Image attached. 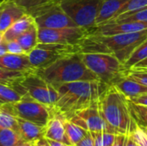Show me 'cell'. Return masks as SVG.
I'll use <instances>...</instances> for the list:
<instances>
[{
  "instance_id": "6da1fadb",
  "label": "cell",
  "mask_w": 147,
  "mask_h": 146,
  "mask_svg": "<svg viewBox=\"0 0 147 146\" xmlns=\"http://www.w3.org/2000/svg\"><path fill=\"white\" fill-rule=\"evenodd\" d=\"M109 85L100 80L78 81L56 88L58 100L53 109L69 120L76 113L96 103Z\"/></svg>"
},
{
  "instance_id": "7a4b0ae2",
  "label": "cell",
  "mask_w": 147,
  "mask_h": 146,
  "mask_svg": "<svg viewBox=\"0 0 147 146\" xmlns=\"http://www.w3.org/2000/svg\"><path fill=\"white\" fill-rule=\"evenodd\" d=\"M146 39L147 29L114 35L88 33L77 46L78 53H110L124 64L134 50Z\"/></svg>"
},
{
  "instance_id": "3957f363",
  "label": "cell",
  "mask_w": 147,
  "mask_h": 146,
  "mask_svg": "<svg viewBox=\"0 0 147 146\" xmlns=\"http://www.w3.org/2000/svg\"><path fill=\"white\" fill-rule=\"evenodd\" d=\"M97 108L103 120L116 134L129 135L136 123L128 105V99L115 86H109L97 102Z\"/></svg>"
},
{
  "instance_id": "277c9868",
  "label": "cell",
  "mask_w": 147,
  "mask_h": 146,
  "mask_svg": "<svg viewBox=\"0 0 147 146\" xmlns=\"http://www.w3.org/2000/svg\"><path fill=\"white\" fill-rule=\"evenodd\" d=\"M36 72L55 88L72 82L99 80L86 66L81 53L65 55L47 67L37 70Z\"/></svg>"
},
{
  "instance_id": "5b68a950",
  "label": "cell",
  "mask_w": 147,
  "mask_h": 146,
  "mask_svg": "<svg viewBox=\"0 0 147 146\" xmlns=\"http://www.w3.org/2000/svg\"><path fill=\"white\" fill-rule=\"evenodd\" d=\"M81 56L86 66L109 86L115 85L127 77V69L114 54L91 52L81 53Z\"/></svg>"
},
{
  "instance_id": "8992f818",
  "label": "cell",
  "mask_w": 147,
  "mask_h": 146,
  "mask_svg": "<svg viewBox=\"0 0 147 146\" xmlns=\"http://www.w3.org/2000/svg\"><path fill=\"white\" fill-rule=\"evenodd\" d=\"M59 4L78 27L90 30L96 22L103 0H59Z\"/></svg>"
},
{
  "instance_id": "52a82bcc",
  "label": "cell",
  "mask_w": 147,
  "mask_h": 146,
  "mask_svg": "<svg viewBox=\"0 0 147 146\" xmlns=\"http://www.w3.org/2000/svg\"><path fill=\"white\" fill-rule=\"evenodd\" d=\"M16 118H20L40 126H46L52 115V108L25 95L22 100L0 105Z\"/></svg>"
},
{
  "instance_id": "ba28073f",
  "label": "cell",
  "mask_w": 147,
  "mask_h": 146,
  "mask_svg": "<svg viewBox=\"0 0 147 146\" xmlns=\"http://www.w3.org/2000/svg\"><path fill=\"white\" fill-rule=\"evenodd\" d=\"M71 53H78L77 45L38 43L28 53V57L32 66L39 70L47 67L59 59Z\"/></svg>"
},
{
  "instance_id": "9c48e42d",
  "label": "cell",
  "mask_w": 147,
  "mask_h": 146,
  "mask_svg": "<svg viewBox=\"0 0 147 146\" xmlns=\"http://www.w3.org/2000/svg\"><path fill=\"white\" fill-rule=\"evenodd\" d=\"M28 14L34 17L35 24L39 28L78 27L63 10L59 2L56 0H53Z\"/></svg>"
},
{
  "instance_id": "30bf717a",
  "label": "cell",
  "mask_w": 147,
  "mask_h": 146,
  "mask_svg": "<svg viewBox=\"0 0 147 146\" xmlns=\"http://www.w3.org/2000/svg\"><path fill=\"white\" fill-rule=\"evenodd\" d=\"M19 84L31 98L53 108L58 100V91L55 87L47 83L37 72L28 73Z\"/></svg>"
},
{
  "instance_id": "8fae6325",
  "label": "cell",
  "mask_w": 147,
  "mask_h": 146,
  "mask_svg": "<svg viewBox=\"0 0 147 146\" xmlns=\"http://www.w3.org/2000/svg\"><path fill=\"white\" fill-rule=\"evenodd\" d=\"M89 30L80 27H68L61 28H39V43H56L65 45H78L88 34Z\"/></svg>"
},
{
  "instance_id": "7c38bea8",
  "label": "cell",
  "mask_w": 147,
  "mask_h": 146,
  "mask_svg": "<svg viewBox=\"0 0 147 146\" xmlns=\"http://www.w3.org/2000/svg\"><path fill=\"white\" fill-rule=\"evenodd\" d=\"M69 120L89 133L107 132L115 133L100 114L97 102L76 113Z\"/></svg>"
},
{
  "instance_id": "4fadbf2b",
  "label": "cell",
  "mask_w": 147,
  "mask_h": 146,
  "mask_svg": "<svg viewBox=\"0 0 147 146\" xmlns=\"http://www.w3.org/2000/svg\"><path fill=\"white\" fill-rule=\"evenodd\" d=\"M147 29L146 22H107L91 28L89 33L101 35H114L140 32Z\"/></svg>"
},
{
  "instance_id": "5bb4252c",
  "label": "cell",
  "mask_w": 147,
  "mask_h": 146,
  "mask_svg": "<svg viewBox=\"0 0 147 146\" xmlns=\"http://www.w3.org/2000/svg\"><path fill=\"white\" fill-rule=\"evenodd\" d=\"M0 67L23 73H34L37 71V69L33 67L30 64L27 53L12 54L6 52L0 56Z\"/></svg>"
},
{
  "instance_id": "9a60e30c",
  "label": "cell",
  "mask_w": 147,
  "mask_h": 146,
  "mask_svg": "<svg viewBox=\"0 0 147 146\" xmlns=\"http://www.w3.org/2000/svg\"><path fill=\"white\" fill-rule=\"evenodd\" d=\"M65 118L52 108V115L46 126L45 139L62 142L71 145L65 130Z\"/></svg>"
},
{
  "instance_id": "2e32d148",
  "label": "cell",
  "mask_w": 147,
  "mask_h": 146,
  "mask_svg": "<svg viewBox=\"0 0 147 146\" xmlns=\"http://www.w3.org/2000/svg\"><path fill=\"white\" fill-rule=\"evenodd\" d=\"M26 13V10L15 2L5 0L0 13V32L3 33Z\"/></svg>"
},
{
  "instance_id": "e0dca14e",
  "label": "cell",
  "mask_w": 147,
  "mask_h": 146,
  "mask_svg": "<svg viewBox=\"0 0 147 146\" xmlns=\"http://www.w3.org/2000/svg\"><path fill=\"white\" fill-rule=\"evenodd\" d=\"M18 122V134L24 141L35 143L38 140L45 138L46 126L37 125L35 123L17 118Z\"/></svg>"
},
{
  "instance_id": "ac0fdd59",
  "label": "cell",
  "mask_w": 147,
  "mask_h": 146,
  "mask_svg": "<svg viewBox=\"0 0 147 146\" xmlns=\"http://www.w3.org/2000/svg\"><path fill=\"white\" fill-rule=\"evenodd\" d=\"M129 0H103L96 18V26L104 24L116 16L118 12Z\"/></svg>"
},
{
  "instance_id": "d6986e66",
  "label": "cell",
  "mask_w": 147,
  "mask_h": 146,
  "mask_svg": "<svg viewBox=\"0 0 147 146\" xmlns=\"http://www.w3.org/2000/svg\"><path fill=\"white\" fill-rule=\"evenodd\" d=\"M34 23V19L32 15L26 13L17 21H16L7 30L3 32V41L16 40L22 33L28 30Z\"/></svg>"
},
{
  "instance_id": "ffe728a7",
  "label": "cell",
  "mask_w": 147,
  "mask_h": 146,
  "mask_svg": "<svg viewBox=\"0 0 147 146\" xmlns=\"http://www.w3.org/2000/svg\"><path fill=\"white\" fill-rule=\"evenodd\" d=\"M113 86H115L120 92H121L127 99L147 94L146 86L128 77H125L123 79H121L120 82Z\"/></svg>"
},
{
  "instance_id": "44dd1931",
  "label": "cell",
  "mask_w": 147,
  "mask_h": 146,
  "mask_svg": "<svg viewBox=\"0 0 147 146\" xmlns=\"http://www.w3.org/2000/svg\"><path fill=\"white\" fill-rule=\"evenodd\" d=\"M16 40L21 45L25 53H28L32 51L39 43L38 40V27L35 23H34L28 30L22 33Z\"/></svg>"
},
{
  "instance_id": "7402d4cb",
  "label": "cell",
  "mask_w": 147,
  "mask_h": 146,
  "mask_svg": "<svg viewBox=\"0 0 147 146\" xmlns=\"http://www.w3.org/2000/svg\"><path fill=\"white\" fill-rule=\"evenodd\" d=\"M65 130L67 139H69V142L71 146L78 144L89 133L78 125L71 122L70 120L67 119H65Z\"/></svg>"
},
{
  "instance_id": "603a6c76",
  "label": "cell",
  "mask_w": 147,
  "mask_h": 146,
  "mask_svg": "<svg viewBox=\"0 0 147 146\" xmlns=\"http://www.w3.org/2000/svg\"><path fill=\"white\" fill-rule=\"evenodd\" d=\"M108 22H146L147 23V8L139 10H134V11L125 12L111 19Z\"/></svg>"
},
{
  "instance_id": "cb8c5ba5",
  "label": "cell",
  "mask_w": 147,
  "mask_h": 146,
  "mask_svg": "<svg viewBox=\"0 0 147 146\" xmlns=\"http://www.w3.org/2000/svg\"><path fill=\"white\" fill-rule=\"evenodd\" d=\"M146 59H147V39L134 50L123 65L127 70L135 66L137 64L140 63Z\"/></svg>"
},
{
  "instance_id": "d4e9b609",
  "label": "cell",
  "mask_w": 147,
  "mask_h": 146,
  "mask_svg": "<svg viewBox=\"0 0 147 146\" xmlns=\"http://www.w3.org/2000/svg\"><path fill=\"white\" fill-rule=\"evenodd\" d=\"M24 96H22L13 86L0 83V105L4 103L16 102Z\"/></svg>"
},
{
  "instance_id": "484cf974",
  "label": "cell",
  "mask_w": 147,
  "mask_h": 146,
  "mask_svg": "<svg viewBox=\"0 0 147 146\" xmlns=\"http://www.w3.org/2000/svg\"><path fill=\"white\" fill-rule=\"evenodd\" d=\"M128 105L131 115L139 126L147 128V107L139 104H135L128 100Z\"/></svg>"
},
{
  "instance_id": "4316f807",
  "label": "cell",
  "mask_w": 147,
  "mask_h": 146,
  "mask_svg": "<svg viewBox=\"0 0 147 146\" xmlns=\"http://www.w3.org/2000/svg\"><path fill=\"white\" fill-rule=\"evenodd\" d=\"M24 141L14 130L0 127V146H16Z\"/></svg>"
},
{
  "instance_id": "83f0119b",
  "label": "cell",
  "mask_w": 147,
  "mask_h": 146,
  "mask_svg": "<svg viewBox=\"0 0 147 146\" xmlns=\"http://www.w3.org/2000/svg\"><path fill=\"white\" fill-rule=\"evenodd\" d=\"M28 73H23L20 71H9L0 67V83L13 86L16 83L22 81V79Z\"/></svg>"
},
{
  "instance_id": "f1b7e54d",
  "label": "cell",
  "mask_w": 147,
  "mask_h": 146,
  "mask_svg": "<svg viewBox=\"0 0 147 146\" xmlns=\"http://www.w3.org/2000/svg\"><path fill=\"white\" fill-rule=\"evenodd\" d=\"M0 127L14 130L17 133L19 130L17 118L12 115L11 114H9L5 109H3L1 106H0Z\"/></svg>"
},
{
  "instance_id": "f546056e",
  "label": "cell",
  "mask_w": 147,
  "mask_h": 146,
  "mask_svg": "<svg viewBox=\"0 0 147 146\" xmlns=\"http://www.w3.org/2000/svg\"><path fill=\"white\" fill-rule=\"evenodd\" d=\"M94 138L95 146H111L115 139V133H107V132H101V133H90Z\"/></svg>"
},
{
  "instance_id": "4dcf8cb0",
  "label": "cell",
  "mask_w": 147,
  "mask_h": 146,
  "mask_svg": "<svg viewBox=\"0 0 147 146\" xmlns=\"http://www.w3.org/2000/svg\"><path fill=\"white\" fill-rule=\"evenodd\" d=\"M127 77L147 87V68L134 66L127 70Z\"/></svg>"
},
{
  "instance_id": "1f68e13d",
  "label": "cell",
  "mask_w": 147,
  "mask_h": 146,
  "mask_svg": "<svg viewBox=\"0 0 147 146\" xmlns=\"http://www.w3.org/2000/svg\"><path fill=\"white\" fill-rule=\"evenodd\" d=\"M132 139L138 146H147V128L139 126H136L130 133Z\"/></svg>"
},
{
  "instance_id": "d6a6232c",
  "label": "cell",
  "mask_w": 147,
  "mask_h": 146,
  "mask_svg": "<svg viewBox=\"0 0 147 146\" xmlns=\"http://www.w3.org/2000/svg\"><path fill=\"white\" fill-rule=\"evenodd\" d=\"M147 8V0H129L122 8L118 12L116 15H119L121 14H123L125 12H129V11H134V10H139L142 9H146ZM115 16V17H116ZM115 18V17H114Z\"/></svg>"
},
{
  "instance_id": "836d02e7",
  "label": "cell",
  "mask_w": 147,
  "mask_h": 146,
  "mask_svg": "<svg viewBox=\"0 0 147 146\" xmlns=\"http://www.w3.org/2000/svg\"><path fill=\"white\" fill-rule=\"evenodd\" d=\"M6 43V48L7 52L12 53V54H22L25 53L24 50L21 46V45L18 43L16 40H12L9 41H5Z\"/></svg>"
},
{
  "instance_id": "e575fe53",
  "label": "cell",
  "mask_w": 147,
  "mask_h": 146,
  "mask_svg": "<svg viewBox=\"0 0 147 146\" xmlns=\"http://www.w3.org/2000/svg\"><path fill=\"white\" fill-rule=\"evenodd\" d=\"M72 146H95L94 138L90 133H88L83 139H81L78 144Z\"/></svg>"
},
{
  "instance_id": "d590c367",
  "label": "cell",
  "mask_w": 147,
  "mask_h": 146,
  "mask_svg": "<svg viewBox=\"0 0 147 146\" xmlns=\"http://www.w3.org/2000/svg\"><path fill=\"white\" fill-rule=\"evenodd\" d=\"M130 102L135 103V104H139V105H142V106H146L147 107V94L144 95H140L139 96L128 99Z\"/></svg>"
},
{
  "instance_id": "8d00e7d4",
  "label": "cell",
  "mask_w": 147,
  "mask_h": 146,
  "mask_svg": "<svg viewBox=\"0 0 147 146\" xmlns=\"http://www.w3.org/2000/svg\"><path fill=\"white\" fill-rule=\"evenodd\" d=\"M125 139H126L125 134H117L114 144L111 146H124Z\"/></svg>"
},
{
  "instance_id": "74e56055",
  "label": "cell",
  "mask_w": 147,
  "mask_h": 146,
  "mask_svg": "<svg viewBox=\"0 0 147 146\" xmlns=\"http://www.w3.org/2000/svg\"><path fill=\"white\" fill-rule=\"evenodd\" d=\"M124 146H138L135 142L134 141V139H132L131 135H126V139H125V143H124Z\"/></svg>"
},
{
  "instance_id": "f35d334b",
  "label": "cell",
  "mask_w": 147,
  "mask_h": 146,
  "mask_svg": "<svg viewBox=\"0 0 147 146\" xmlns=\"http://www.w3.org/2000/svg\"><path fill=\"white\" fill-rule=\"evenodd\" d=\"M47 143L49 144L50 146H71L69 145H66L65 143L62 142H58V141H54V140H50V139H47Z\"/></svg>"
},
{
  "instance_id": "ab89813d",
  "label": "cell",
  "mask_w": 147,
  "mask_h": 146,
  "mask_svg": "<svg viewBox=\"0 0 147 146\" xmlns=\"http://www.w3.org/2000/svg\"><path fill=\"white\" fill-rule=\"evenodd\" d=\"M34 146H49L48 143H47V139L43 138L40 140H38L37 142H35L34 144Z\"/></svg>"
},
{
  "instance_id": "60d3db41",
  "label": "cell",
  "mask_w": 147,
  "mask_h": 146,
  "mask_svg": "<svg viewBox=\"0 0 147 146\" xmlns=\"http://www.w3.org/2000/svg\"><path fill=\"white\" fill-rule=\"evenodd\" d=\"M7 52V48H6V43L5 41H2L0 43V56L5 54Z\"/></svg>"
},
{
  "instance_id": "b9f144b4",
  "label": "cell",
  "mask_w": 147,
  "mask_h": 146,
  "mask_svg": "<svg viewBox=\"0 0 147 146\" xmlns=\"http://www.w3.org/2000/svg\"><path fill=\"white\" fill-rule=\"evenodd\" d=\"M34 143H31V142H27V141H22L21 143H19L18 145L16 146H34Z\"/></svg>"
},
{
  "instance_id": "7bdbcfd3",
  "label": "cell",
  "mask_w": 147,
  "mask_h": 146,
  "mask_svg": "<svg viewBox=\"0 0 147 146\" xmlns=\"http://www.w3.org/2000/svg\"><path fill=\"white\" fill-rule=\"evenodd\" d=\"M135 66H137V67H145V68H147V59H146L143 60V61H141L140 63L137 64Z\"/></svg>"
},
{
  "instance_id": "ee69618b",
  "label": "cell",
  "mask_w": 147,
  "mask_h": 146,
  "mask_svg": "<svg viewBox=\"0 0 147 146\" xmlns=\"http://www.w3.org/2000/svg\"><path fill=\"white\" fill-rule=\"evenodd\" d=\"M3 40V33L0 32V43Z\"/></svg>"
},
{
  "instance_id": "f6af8a7d",
  "label": "cell",
  "mask_w": 147,
  "mask_h": 146,
  "mask_svg": "<svg viewBox=\"0 0 147 146\" xmlns=\"http://www.w3.org/2000/svg\"><path fill=\"white\" fill-rule=\"evenodd\" d=\"M3 2L2 3H0V13H1V10H2V8H3Z\"/></svg>"
},
{
  "instance_id": "bcb514c9",
  "label": "cell",
  "mask_w": 147,
  "mask_h": 146,
  "mask_svg": "<svg viewBox=\"0 0 147 146\" xmlns=\"http://www.w3.org/2000/svg\"><path fill=\"white\" fill-rule=\"evenodd\" d=\"M4 1H5V0H0V3H2L4 2Z\"/></svg>"
},
{
  "instance_id": "7dc6e473",
  "label": "cell",
  "mask_w": 147,
  "mask_h": 146,
  "mask_svg": "<svg viewBox=\"0 0 147 146\" xmlns=\"http://www.w3.org/2000/svg\"><path fill=\"white\" fill-rule=\"evenodd\" d=\"M56 1H59V0H56Z\"/></svg>"
}]
</instances>
